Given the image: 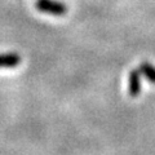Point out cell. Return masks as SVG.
<instances>
[{
	"mask_svg": "<svg viewBox=\"0 0 155 155\" xmlns=\"http://www.w3.org/2000/svg\"><path fill=\"white\" fill-rule=\"evenodd\" d=\"M138 70L141 71V74L146 78L149 81H151L153 84H155V66L149 64V62H142V64L140 65Z\"/></svg>",
	"mask_w": 155,
	"mask_h": 155,
	"instance_id": "277c9868",
	"label": "cell"
},
{
	"mask_svg": "<svg viewBox=\"0 0 155 155\" xmlns=\"http://www.w3.org/2000/svg\"><path fill=\"white\" fill-rule=\"evenodd\" d=\"M35 7L43 13L53 14V16H64L67 12V7L64 3L56 0H36Z\"/></svg>",
	"mask_w": 155,
	"mask_h": 155,
	"instance_id": "6da1fadb",
	"label": "cell"
},
{
	"mask_svg": "<svg viewBox=\"0 0 155 155\" xmlns=\"http://www.w3.org/2000/svg\"><path fill=\"white\" fill-rule=\"evenodd\" d=\"M21 64V57L17 53H3L0 54V67H16Z\"/></svg>",
	"mask_w": 155,
	"mask_h": 155,
	"instance_id": "3957f363",
	"label": "cell"
},
{
	"mask_svg": "<svg viewBox=\"0 0 155 155\" xmlns=\"http://www.w3.org/2000/svg\"><path fill=\"white\" fill-rule=\"evenodd\" d=\"M140 75H141V71L140 70H132L129 72V94L130 97H137L140 94V91H141V84H140Z\"/></svg>",
	"mask_w": 155,
	"mask_h": 155,
	"instance_id": "7a4b0ae2",
	"label": "cell"
}]
</instances>
